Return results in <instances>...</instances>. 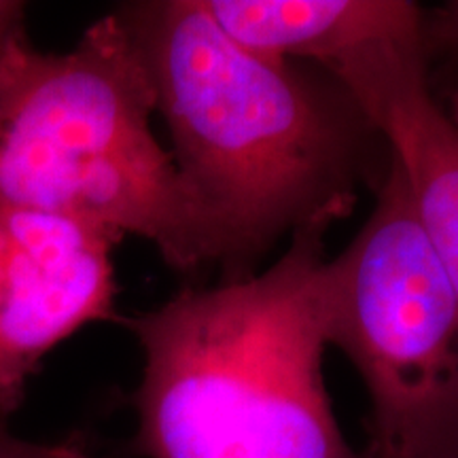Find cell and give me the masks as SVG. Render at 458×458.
<instances>
[{
  "instance_id": "obj_1",
  "label": "cell",
  "mask_w": 458,
  "mask_h": 458,
  "mask_svg": "<svg viewBox=\"0 0 458 458\" xmlns=\"http://www.w3.org/2000/svg\"><path fill=\"white\" fill-rule=\"evenodd\" d=\"M117 15L145 57L176 168L221 240L223 283L253 276L286 233L334 225L360 187L382 185L391 148L329 71L250 54L204 0Z\"/></svg>"
},
{
  "instance_id": "obj_2",
  "label": "cell",
  "mask_w": 458,
  "mask_h": 458,
  "mask_svg": "<svg viewBox=\"0 0 458 458\" xmlns=\"http://www.w3.org/2000/svg\"><path fill=\"white\" fill-rule=\"evenodd\" d=\"M329 227L295 232L257 276L189 286L125 318L142 348L136 456L360 458L323 376Z\"/></svg>"
},
{
  "instance_id": "obj_3",
  "label": "cell",
  "mask_w": 458,
  "mask_h": 458,
  "mask_svg": "<svg viewBox=\"0 0 458 458\" xmlns=\"http://www.w3.org/2000/svg\"><path fill=\"white\" fill-rule=\"evenodd\" d=\"M156 89L122 17L64 54L26 26L0 49V206L91 221L157 249L179 272L221 266V240L151 128Z\"/></svg>"
},
{
  "instance_id": "obj_4",
  "label": "cell",
  "mask_w": 458,
  "mask_h": 458,
  "mask_svg": "<svg viewBox=\"0 0 458 458\" xmlns=\"http://www.w3.org/2000/svg\"><path fill=\"white\" fill-rule=\"evenodd\" d=\"M327 337L369 394L360 458H458V301L394 157L369 219L327 261Z\"/></svg>"
},
{
  "instance_id": "obj_5",
  "label": "cell",
  "mask_w": 458,
  "mask_h": 458,
  "mask_svg": "<svg viewBox=\"0 0 458 458\" xmlns=\"http://www.w3.org/2000/svg\"><path fill=\"white\" fill-rule=\"evenodd\" d=\"M119 233L74 216L0 206V425L57 344L114 317Z\"/></svg>"
},
{
  "instance_id": "obj_6",
  "label": "cell",
  "mask_w": 458,
  "mask_h": 458,
  "mask_svg": "<svg viewBox=\"0 0 458 458\" xmlns=\"http://www.w3.org/2000/svg\"><path fill=\"white\" fill-rule=\"evenodd\" d=\"M418 34L368 45L327 71L385 136L458 301V123L433 96Z\"/></svg>"
},
{
  "instance_id": "obj_7",
  "label": "cell",
  "mask_w": 458,
  "mask_h": 458,
  "mask_svg": "<svg viewBox=\"0 0 458 458\" xmlns=\"http://www.w3.org/2000/svg\"><path fill=\"white\" fill-rule=\"evenodd\" d=\"M216 26L250 54L310 62L327 71L368 45L420 28V7L403 0H204Z\"/></svg>"
},
{
  "instance_id": "obj_8",
  "label": "cell",
  "mask_w": 458,
  "mask_h": 458,
  "mask_svg": "<svg viewBox=\"0 0 458 458\" xmlns=\"http://www.w3.org/2000/svg\"><path fill=\"white\" fill-rule=\"evenodd\" d=\"M420 51L427 71L437 60H458V3L420 9Z\"/></svg>"
},
{
  "instance_id": "obj_9",
  "label": "cell",
  "mask_w": 458,
  "mask_h": 458,
  "mask_svg": "<svg viewBox=\"0 0 458 458\" xmlns=\"http://www.w3.org/2000/svg\"><path fill=\"white\" fill-rule=\"evenodd\" d=\"M0 458H94L74 442L34 444L15 437L7 425H0Z\"/></svg>"
},
{
  "instance_id": "obj_10",
  "label": "cell",
  "mask_w": 458,
  "mask_h": 458,
  "mask_svg": "<svg viewBox=\"0 0 458 458\" xmlns=\"http://www.w3.org/2000/svg\"><path fill=\"white\" fill-rule=\"evenodd\" d=\"M26 26V4L17 0H0V49L17 30Z\"/></svg>"
},
{
  "instance_id": "obj_11",
  "label": "cell",
  "mask_w": 458,
  "mask_h": 458,
  "mask_svg": "<svg viewBox=\"0 0 458 458\" xmlns=\"http://www.w3.org/2000/svg\"><path fill=\"white\" fill-rule=\"evenodd\" d=\"M452 114V119L458 123V88L454 91V96H452V111H448Z\"/></svg>"
}]
</instances>
